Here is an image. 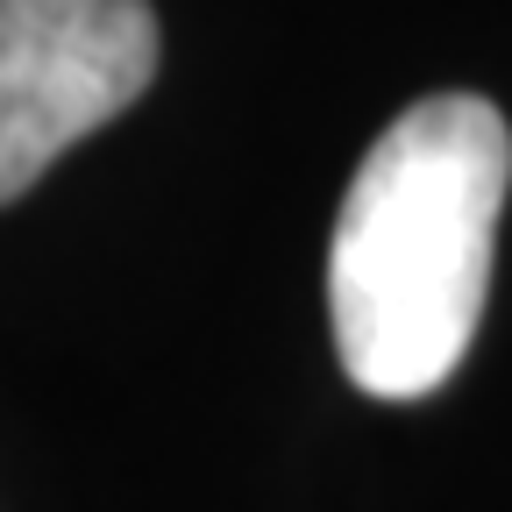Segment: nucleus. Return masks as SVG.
I'll return each mask as SVG.
<instances>
[{
    "label": "nucleus",
    "mask_w": 512,
    "mask_h": 512,
    "mask_svg": "<svg viewBox=\"0 0 512 512\" xmlns=\"http://www.w3.org/2000/svg\"><path fill=\"white\" fill-rule=\"evenodd\" d=\"M505 185L512 128L477 93H434L370 143L328 249V320L356 392L427 399L456 377L484 320Z\"/></svg>",
    "instance_id": "f257e3e1"
},
{
    "label": "nucleus",
    "mask_w": 512,
    "mask_h": 512,
    "mask_svg": "<svg viewBox=\"0 0 512 512\" xmlns=\"http://www.w3.org/2000/svg\"><path fill=\"white\" fill-rule=\"evenodd\" d=\"M157 79L150 0H0V207Z\"/></svg>",
    "instance_id": "f03ea898"
}]
</instances>
